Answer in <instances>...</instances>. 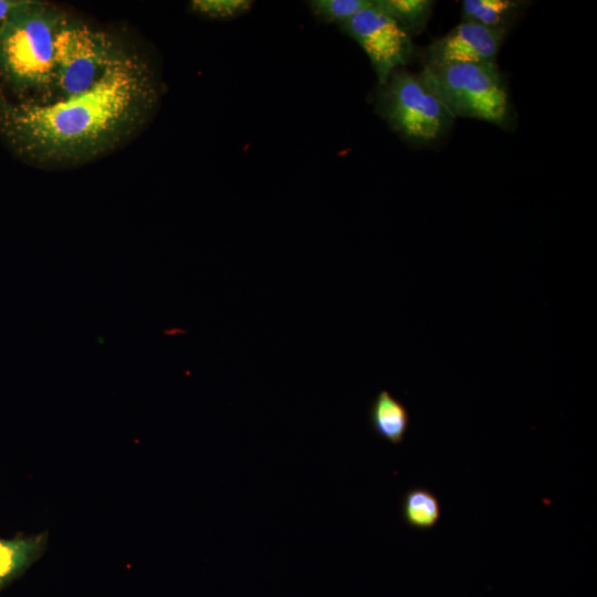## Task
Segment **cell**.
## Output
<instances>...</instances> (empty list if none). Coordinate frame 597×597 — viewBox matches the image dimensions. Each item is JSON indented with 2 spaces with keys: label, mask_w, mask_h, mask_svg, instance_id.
Segmentation results:
<instances>
[{
  "label": "cell",
  "mask_w": 597,
  "mask_h": 597,
  "mask_svg": "<svg viewBox=\"0 0 597 597\" xmlns=\"http://www.w3.org/2000/svg\"><path fill=\"white\" fill-rule=\"evenodd\" d=\"M160 96L149 61L127 49L88 91L59 102H17L0 91V137L33 165H82L136 137L155 115Z\"/></svg>",
  "instance_id": "obj_1"
},
{
  "label": "cell",
  "mask_w": 597,
  "mask_h": 597,
  "mask_svg": "<svg viewBox=\"0 0 597 597\" xmlns=\"http://www.w3.org/2000/svg\"><path fill=\"white\" fill-rule=\"evenodd\" d=\"M64 14L49 2L22 0L0 29V84L13 101L51 102L54 42Z\"/></svg>",
  "instance_id": "obj_2"
},
{
  "label": "cell",
  "mask_w": 597,
  "mask_h": 597,
  "mask_svg": "<svg viewBox=\"0 0 597 597\" xmlns=\"http://www.w3.org/2000/svg\"><path fill=\"white\" fill-rule=\"evenodd\" d=\"M127 49L109 32L65 13L55 35L50 103L88 91Z\"/></svg>",
  "instance_id": "obj_3"
},
{
  "label": "cell",
  "mask_w": 597,
  "mask_h": 597,
  "mask_svg": "<svg viewBox=\"0 0 597 597\" xmlns=\"http://www.w3.org/2000/svg\"><path fill=\"white\" fill-rule=\"evenodd\" d=\"M421 74L453 117L506 125L509 94L495 62L426 63Z\"/></svg>",
  "instance_id": "obj_4"
},
{
  "label": "cell",
  "mask_w": 597,
  "mask_h": 597,
  "mask_svg": "<svg viewBox=\"0 0 597 597\" xmlns=\"http://www.w3.org/2000/svg\"><path fill=\"white\" fill-rule=\"evenodd\" d=\"M377 111L396 133L413 143L441 138L453 119L421 73L401 69L380 85Z\"/></svg>",
  "instance_id": "obj_5"
},
{
  "label": "cell",
  "mask_w": 597,
  "mask_h": 597,
  "mask_svg": "<svg viewBox=\"0 0 597 597\" xmlns=\"http://www.w3.org/2000/svg\"><path fill=\"white\" fill-rule=\"evenodd\" d=\"M367 54L380 85L405 66L412 53L410 34L375 3L341 25Z\"/></svg>",
  "instance_id": "obj_6"
},
{
  "label": "cell",
  "mask_w": 597,
  "mask_h": 597,
  "mask_svg": "<svg viewBox=\"0 0 597 597\" xmlns=\"http://www.w3.org/2000/svg\"><path fill=\"white\" fill-rule=\"evenodd\" d=\"M504 31L462 21L431 43L427 51V63L494 62Z\"/></svg>",
  "instance_id": "obj_7"
},
{
  "label": "cell",
  "mask_w": 597,
  "mask_h": 597,
  "mask_svg": "<svg viewBox=\"0 0 597 597\" xmlns=\"http://www.w3.org/2000/svg\"><path fill=\"white\" fill-rule=\"evenodd\" d=\"M368 419L373 431L392 444L404 441L410 423L407 407L385 389L373 399Z\"/></svg>",
  "instance_id": "obj_8"
},
{
  "label": "cell",
  "mask_w": 597,
  "mask_h": 597,
  "mask_svg": "<svg viewBox=\"0 0 597 597\" xmlns=\"http://www.w3.org/2000/svg\"><path fill=\"white\" fill-rule=\"evenodd\" d=\"M46 533L0 537V589L24 573L45 551Z\"/></svg>",
  "instance_id": "obj_9"
},
{
  "label": "cell",
  "mask_w": 597,
  "mask_h": 597,
  "mask_svg": "<svg viewBox=\"0 0 597 597\" xmlns=\"http://www.w3.org/2000/svg\"><path fill=\"white\" fill-rule=\"evenodd\" d=\"M401 516L405 523L411 528L430 530L440 520V501L428 489L412 488L402 496Z\"/></svg>",
  "instance_id": "obj_10"
},
{
  "label": "cell",
  "mask_w": 597,
  "mask_h": 597,
  "mask_svg": "<svg viewBox=\"0 0 597 597\" xmlns=\"http://www.w3.org/2000/svg\"><path fill=\"white\" fill-rule=\"evenodd\" d=\"M521 2L510 0H465L462 21L491 29H504V23L515 13Z\"/></svg>",
  "instance_id": "obj_11"
},
{
  "label": "cell",
  "mask_w": 597,
  "mask_h": 597,
  "mask_svg": "<svg viewBox=\"0 0 597 597\" xmlns=\"http://www.w3.org/2000/svg\"><path fill=\"white\" fill-rule=\"evenodd\" d=\"M375 3L410 35L423 29L433 7L429 0H375Z\"/></svg>",
  "instance_id": "obj_12"
},
{
  "label": "cell",
  "mask_w": 597,
  "mask_h": 597,
  "mask_svg": "<svg viewBox=\"0 0 597 597\" xmlns=\"http://www.w3.org/2000/svg\"><path fill=\"white\" fill-rule=\"evenodd\" d=\"M307 4L320 21L341 25L362 10L371 7L374 0H312Z\"/></svg>",
  "instance_id": "obj_13"
},
{
  "label": "cell",
  "mask_w": 597,
  "mask_h": 597,
  "mask_svg": "<svg viewBox=\"0 0 597 597\" xmlns=\"http://www.w3.org/2000/svg\"><path fill=\"white\" fill-rule=\"evenodd\" d=\"M252 4L250 0H192L189 8L198 15L224 20L244 14Z\"/></svg>",
  "instance_id": "obj_14"
},
{
  "label": "cell",
  "mask_w": 597,
  "mask_h": 597,
  "mask_svg": "<svg viewBox=\"0 0 597 597\" xmlns=\"http://www.w3.org/2000/svg\"><path fill=\"white\" fill-rule=\"evenodd\" d=\"M22 0H0V29L9 15L21 4Z\"/></svg>",
  "instance_id": "obj_15"
}]
</instances>
